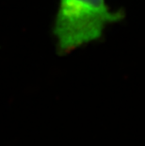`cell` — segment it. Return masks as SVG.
I'll list each match as a JSON object with an SVG mask.
<instances>
[{"instance_id": "6da1fadb", "label": "cell", "mask_w": 145, "mask_h": 146, "mask_svg": "<svg viewBox=\"0 0 145 146\" xmlns=\"http://www.w3.org/2000/svg\"><path fill=\"white\" fill-rule=\"evenodd\" d=\"M124 18L122 11H110L105 0H60L53 26L57 52L65 56L99 40L105 29Z\"/></svg>"}]
</instances>
